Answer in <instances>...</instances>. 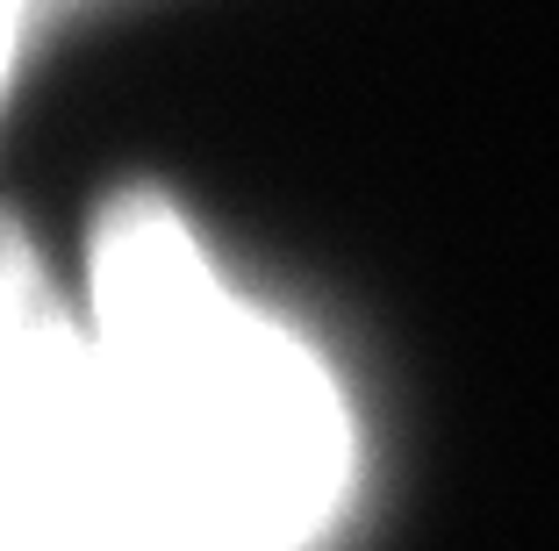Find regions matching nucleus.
<instances>
[{"instance_id": "obj_1", "label": "nucleus", "mask_w": 559, "mask_h": 551, "mask_svg": "<svg viewBox=\"0 0 559 551\" xmlns=\"http://www.w3.org/2000/svg\"><path fill=\"white\" fill-rule=\"evenodd\" d=\"M86 330L122 408L151 551H316L352 494V408L323 358L215 273L165 201H116Z\"/></svg>"}, {"instance_id": "obj_2", "label": "nucleus", "mask_w": 559, "mask_h": 551, "mask_svg": "<svg viewBox=\"0 0 559 551\" xmlns=\"http://www.w3.org/2000/svg\"><path fill=\"white\" fill-rule=\"evenodd\" d=\"M0 551H151L122 408L80 301L0 215Z\"/></svg>"}]
</instances>
